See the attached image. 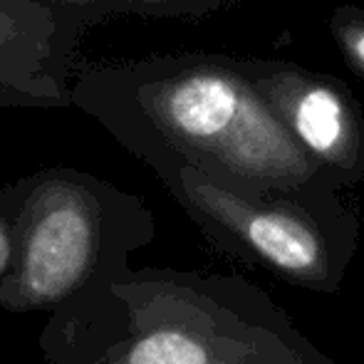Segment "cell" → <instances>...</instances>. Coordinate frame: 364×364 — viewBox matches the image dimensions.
I'll use <instances>...</instances> for the list:
<instances>
[{
  "label": "cell",
  "mask_w": 364,
  "mask_h": 364,
  "mask_svg": "<svg viewBox=\"0 0 364 364\" xmlns=\"http://www.w3.org/2000/svg\"><path fill=\"white\" fill-rule=\"evenodd\" d=\"M10 270V240H8V230H5V220L3 211H0V278H5Z\"/></svg>",
  "instance_id": "9"
},
{
  "label": "cell",
  "mask_w": 364,
  "mask_h": 364,
  "mask_svg": "<svg viewBox=\"0 0 364 364\" xmlns=\"http://www.w3.org/2000/svg\"><path fill=\"white\" fill-rule=\"evenodd\" d=\"M144 164L218 253L302 290H342L362 235V218L345 193L250 196L178 159Z\"/></svg>",
  "instance_id": "4"
},
{
  "label": "cell",
  "mask_w": 364,
  "mask_h": 364,
  "mask_svg": "<svg viewBox=\"0 0 364 364\" xmlns=\"http://www.w3.org/2000/svg\"><path fill=\"white\" fill-rule=\"evenodd\" d=\"M73 107L139 161L178 159L250 196L340 193L280 127L238 55L188 50L85 65Z\"/></svg>",
  "instance_id": "1"
},
{
  "label": "cell",
  "mask_w": 364,
  "mask_h": 364,
  "mask_svg": "<svg viewBox=\"0 0 364 364\" xmlns=\"http://www.w3.org/2000/svg\"><path fill=\"white\" fill-rule=\"evenodd\" d=\"M10 270L0 307L15 315L68 310L132 270L154 243L156 216L136 193L73 166H48L0 186Z\"/></svg>",
  "instance_id": "3"
},
{
  "label": "cell",
  "mask_w": 364,
  "mask_h": 364,
  "mask_svg": "<svg viewBox=\"0 0 364 364\" xmlns=\"http://www.w3.org/2000/svg\"><path fill=\"white\" fill-rule=\"evenodd\" d=\"M327 25L345 65L364 80V8L337 5Z\"/></svg>",
  "instance_id": "8"
},
{
  "label": "cell",
  "mask_w": 364,
  "mask_h": 364,
  "mask_svg": "<svg viewBox=\"0 0 364 364\" xmlns=\"http://www.w3.org/2000/svg\"><path fill=\"white\" fill-rule=\"evenodd\" d=\"M253 87L295 146L340 193L364 181V109L337 77L278 58H243Z\"/></svg>",
  "instance_id": "5"
},
{
  "label": "cell",
  "mask_w": 364,
  "mask_h": 364,
  "mask_svg": "<svg viewBox=\"0 0 364 364\" xmlns=\"http://www.w3.org/2000/svg\"><path fill=\"white\" fill-rule=\"evenodd\" d=\"M43 364H335L243 275L132 268L45 320Z\"/></svg>",
  "instance_id": "2"
},
{
  "label": "cell",
  "mask_w": 364,
  "mask_h": 364,
  "mask_svg": "<svg viewBox=\"0 0 364 364\" xmlns=\"http://www.w3.org/2000/svg\"><path fill=\"white\" fill-rule=\"evenodd\" d=\"M50 8L80 18L92 25L112 18H146V20H198L213 18L240 0H40Z\"/></svg>",
  "instance_id": "7"
},
{
  "label": "cell",
  "mask_w": 364,
  "mask_h": 364,
  "mask_svg": "<svg viewBox=\"0 0 364 364\" xmlns=\"http://www.w3.org/2000/svg\"><path fill=\"white\" fill-rule=\"evenodd\" d=\"M90 25L40 0H0V107L68 109Z\"/></svg>",
  "instance_id": "6"
}]
</instances>
